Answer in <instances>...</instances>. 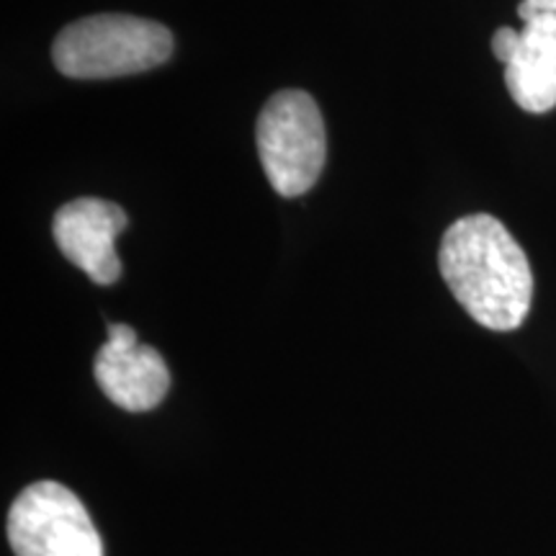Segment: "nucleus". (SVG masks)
Listing matches in <instances>:
<instances>
[{
  "mask_svg": "<svg viewBox=\"0 0 556 556\" xmlns=\"http://www.w3.org/2000/svg\"><path fill=\"white\" fill-rule=\"evenodd\" d=\"M438 268L456 302L486 330L507 332L526 323L533 299L531 263L505 225L469 214L446 229Z\"/></svg>",
  "mask_w": 556,
  "mask_h": 556,
  "instance_id": "f257e3e1",
  "label": "nucleus"
},
{
  "mask_svg": "<svg viewBox=\"0 0 556 556\" xmlns=\"http://www.w3.org/2000/svg\"><path fill=\"white\" fill-rule=\"evenodd\" d=\"M96 381L101 392L127 413H148L165 400L170 371L155 348L142 345L129 325L111 323L109 340L96 356Z\"/></svg>",
  "mask_w": 556,
  "mask_h": 556,
  "instance_id": "423d86ee",
  "label": "nucleus"
},
{
  "mask_svg": "<svg viewBox=\"0 0 556 556\" xmlns=\"http://www.w3.org/2000/svg\"><path fill=\"white\" fill-rule=\"evenodd\" d=\"M9 541L16 556H103L86 505L60 482L21 492L9 513Z\"/></svg>",
  "mask_w": 556,
  "mask_h": 556,
  "instance_id": "20e7f679",
  "label": "nucleus"
},
{
  "mask_svg": "<svg viewBox=\"0 0 556 556\" xmlns=\"http://www.w3.org/2000/svg\"><path fill=\"white\" fill-rule=\"evenodd\" d=\"M173 54V34L157 21L99 13L65 26L52 45L62 75L78 80H109L144 73Z\"/></svg>",
  "mask_w": 556,
  "mask_h": 556,
  "instance_id": "f03ea898",
  "label": "nucleus"
},
{
  "mask_svg": "<svg viewBox=\"0 0 556 556\" xmlns=\"http://www.w3.org/2000/svg\"><path fill=\"white\" fill-rule=\"evenodd\" d=\"M544 13H556V0H520L518 5L520 21L544 16Z\"/></svg>",
  "mask_w": 556,
  "mask_h": 556,
  "instance_id": "1a4fd4ad",
  "label": "nucleus"
},
{
  "mask_svg": "<svg viewBox=\"0 0 556 556\" xmlns=\"http://www.w3.org/2000/svg\"><path fill=\"white\" fill-rule=\"evenodd\" d=\"M263 170L276 193L304 197L317 184L328 155L325 124L315 99L304 90L270 96L255 127Z\"/></svg>",
  "mask_w": 556,
  "mask_h": 556,
  "instance_id": "7ed1b4c3",
  "label": "nucleus"
},
{
  "mask_svg": "<svg viewBox=\"0 0 556 556\" xmlns=\"http://www.w3.org/2000/svg\"><path fill=\"white\" fill-rule=\"evenodd\" d=\"M505 86L528 114L556 106V13L523 21L518 50L505 65Z\"/></svg>",
  "mask_w": 556,
  "mask_h": 556,
  "instance_id": "0eeeda50",
  "label": "nucleus"
},
{
  "mask_svg": "<svg viewBox=\"0 0 556 556\" xmlns=\"http://www.w3.org/2000/svg\"><path fill=\"white\" fill-rule=\"evenodd\" d=\"M129 225L127 212L111 201L83 197L70 201L54 214L52 235L62 255L78 266L90 281L109 287L122 276L116 238Z\"/></svg>",
  "mask_w": 556,
  "mask_h": 556,
  "instance_id": "39448f33",
  "label": "nucleus"
},
{
  "mask_svg": "<svg viewBox=\"0 0 556 556\" xmlns=\"http://www.w3.org/2000/svg\"><path fill=\"white\" fill-rule=\"evenodd\" d=\"M518 41H520V31L510 29V26H503V29L495 31V37H492V52H495V58L503 62V65H507L513 54H516Z\"/></svg>",
  "mask_w": 556,
  "mask_h": 556,
  "instance_id": "6e6552de",
  "label": "nucleus"
}]
</instances>
